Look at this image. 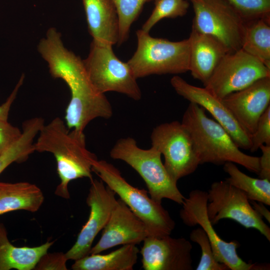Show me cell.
I'll list each match as a JSON object with an SVG mask.
<instances>
[{"label": "cell", "mask_w": 270, "mask_h": 270, "mask_svg": "<svg viewBox=\"0 0 270 270\" xmlns=\"http://www.w3.org/2000/svg\"><path fill=\"white\" fill-rule=\"evenodd\" d=\"M38 50L48 64L54 78H61L70 91V100L64 119L69 130L84 132L87 125L98 118L108 119L113 110L104 94L98 92L91 83L83 60L66 48L60 34L54 28L40 41Z\"/></svg>", "instance_id": "6da1fadb"}, {"label": "cell", "mask_w": 270, "mask_h": 270, "mask_svg": "<svg viewBox=\"0 0 270 270\" xmlns=\"http://www.w3.org/2000/svg\"><path fill=\"white\" fill-rule=\"evenodd\" d=\"M70 130L60 118H55L44 125L34 143L35 152H50L55 158L60 182L54 194L66 199L70 197V182L82 178L92 179V166L98 160L86 148L84 132Z\"/></svg>", "instance_id": "7a4b0ae2"}, {"label": "cell", "mask_w": 270, "mask_h": 270, "mask_svg": "<svg viewBox=\"0 0 270 270\" xmlns=\"http://www.w3.org/2000/svg\"><path fill=\"white\" fill-rule=\"evenodd\" d=\"M205 111L198 104L190 102L181 122L190 134L200 164L222 165L232 162L258 174L260 157L242 152L226 130L208 117Z\"/></svg>", "instance_id": "3957f363"}, {"label": "cell", "mask_w": 270, "mask_h": 270, "mask_svg": "<svg viewBox=\"0 0 270 270\" xmlns=\"http://www.w3.org/2000/svg\"><path fill=\"white\" fill-rule=\"evenodd\" d=\"M92 172L117 194L144 224L148 236L162 237L170 235L175 228L174 220L162 203L148 196V192L132 186L122 176L118 168L105 160H96L92 166Z\"/></svg>", "instance_id": "277c9868"}, {"label": "cell", "mask_w": 270, "mask_h": 270, "mask_svg": "<svg viewBox=\"0 0 270 270\" xmlns=\"http://www.w3.org/2000/svg\"><path fill=\"white\" fill-rule=\"evenodd\" d=\"M110 155L114 160L124 162L140 175L154 200L162 203V199L168 198L182 205L185 198L170 176L162 161V154L156 148L142 149L134 138H124L116 142Z\"/></svg>", "instance_id": "5b68a950"}, {"label": "cell", "mask_w": 270, "mask_h": 270, "mask_svg": "<svg viewBox=\"0 0 270 270\" xmlns=\"http://www.w3.org/2000/svg\"><path fill=\"white\" fill-rule=\"evenodd\" d=\"M136 50L127 63L134 76L179 74L189 71L188 38L178 42L154 38L142 29L136 32Z\"/></svg>", "instance_id": "8992f818"}, {"label": "cell", "mask_w": 270, "mask_h": 270, "mask_svg": "<svg viewBox=\"0 0 270 270\" xmlns=\"http://www.w3.org/2000/svg\"><path fill=\"white\" fill-rule=\"evenodd\" d=\"M88 78L100 93L114 92L135 100L142 92L130 66L116 56L112 46L92 40L88 57L82 60Z\"/></svg>", "instance_id": "52a82bcc"}, {"label": "cell", "mask_w": 270, "mask_h": 270, "mask_svg": "<svg viewBox=\"0 0 270 270\" xmlns=\"http://www.w3.org/2000/svg\"><path fill=\"white\" fill-rule=\"evenodd\" d=\"M194 12L192 30L212 36L228 53L241 49L244 21L225 0H190Z\"/></svg>", "instance_id": "ba28073f"}, {"label": "cell", "mask_w": 270, "mask_h": 270, "mask_svg": "<svg viewBox=\"0 0 270 270\" xmlns=\"http://www.w3.org/2000/svg\"><path fill=\"white\" fill-rule=\"evenodd\" d=\"M150 140L152 146L163 154L164 166L174 182L193 173L200 165L190 134L181 122L175 120L157 126Z\"/></svg>", "instance_id": "9c48e42d"}, {"label": "cell", "mask_w": 270, "mask_h": 270, "mask_svg": "<svg viewBox=\"0 0 270 270\" xmlns=\"http://www.w3.org/2000/svg\"><path fill=\"white\" fill-rule=\"evenodd\" d=\"M207 194V214L213 226L222 219H230L246 228L258 230L270 241V227L244 192L224 180L213 182Z\"/></svg>", "instance_id": "30bf717a"}, {"label": "cell", "mask_w": 270, "mask_h": 270, "mask_svg": "<svg viewBox=\"0 0 270 270\" xmlns=\"http://www.w3.org/2000/svg\"><path fill=\"white\" fill-rule=\"evenodd\" d=\"M208 202L206 192L199 190L191 191L185 198L180 216L186 226L199 225L204 230L210 243L217 261L226 265L231 270H262L268 269L262 264L247 263L238 254V242L234 240L226 242L220 238L213 228L206 211Z\"/></svg>", "instance_id": "8fae6325"}, {"label": "cell", "mask_w": 270, "mask_h": 270, "mask_svg": "<svg viewBox=\"0 0 270 270\" xmlns=\"http://www.w3.org/2000/svg\"><path fill=\"white\" fill-rule=\"evenodd\" d=\"M268 76L270 69L240 49L227 53L204 85L212 94L222 100L260 78Z\"/></svg>", "instance_id": "7c38bea8"}, {"label": "cell", "mask_w": 270, "mask_h": 270, "mask_svg": "<svg viewBox=\"0 0 270 270\" xmlns=\"http://www.w3.org/2000/svg\"><path fill=\"white\" fill-rule=\"evenodd\" d=\"M86 202L90 209L88 218L76 242L65 253L68 260H76L90 254L95 238L106 224L116 202V193L101 180L92 179Z\"/></svg>", "instance_id": "4fadbf2b"}, {"label": "cell", "mask_w": 270, "mask_h": 270, "mask_svg": "<svg viewBox=\"0 0 270 270\" xmlns=\"http://www.w3.org/2000/svg\"><path fill=\"white\" fill-rule=\"evenodd\" d=\"M192 246L184 238L147 236L140 251L144 270H192Z\"/></svg>", "instance_id": "5bb4252c"}, {"label": "cell", "mask_w": 270, "mask_h": 270, "mask_svg": "<svg viewBox=\"0 0 270 270\" xmlns=\"http://www.w3.org/2000/svg\"><path fill=\"white\" fill-rule=\"evenodd\" d=\"M170 84L178 95L208 111L230 134L240 148L250 149V136L242 128L222 99L204 87L190 84L178 76L171 78Z\"/></svg>", "instance_id": "9a60e30c"}, {"label": "cell", "mask_w": 270, "mask_h": 270, "mask_svg": "<svg viewBox=\"0 0 270 270\" xmlns=\"http://www.w3.org/2000/svg\"><path fill=\"white\" fill-rule=\"evenodd\" d=\"M242 128L250 136L255 131L261 116L270 106V76L222 99Z\"/></svg>", "instance_id": "2e32d148"}, {"label": "cell", "mask_w": 270, "mask_h": 270, "mask_svg": "<svg viewBox=\"0 0 270 270\" xmlns=\"http://www.w3.org/2000/svg\"><path fill=\"white\" fill-rule=\"evenodd\" d=\"M148 236L144 224L120 198L102 230L100 240L90 254L101 252L118 245L136 244Z\"/></svg>", "instance_id": "e0dca14e"}, {"label": "cell", "mask_w": 270, "mask_h": 270, "mask_svg": "<svg viewBox=\"0 0 270 270\" xmlns=\"http://www.w3.org/2000/svg\"><path fill=\"white\" fill-rule=\"evenodd\" d=\"M188 39L189 71L194 78L204 84L228 52L224 46L214 37L194 30Z\"/></svg>", "instance_id": "ac0fdd59"}, {"label": "cell", "mask_w": 270, "mask_h": 270, "mask_svg": "<svg viewBox=\"0 0 270 270\" xmlns=\"http://www.w3.org/2000/svg\"><path fill=\"white\" fill-rule=\"evenodd\" d=\"M90 34L93 40L113 46L118 44L119 20L112 0H82Z\"/></svg>", "instance_id": "d6986e66"}, {"label": "cell", "mask_w": 270, "mask_h": 270, "mask_svg": "<svg viewBox=\"0 0 270 270\" xmlns=\"http://www.w3.org/2000/svg\"><path fill=\"white\" fill-rule=\"evenodd\" d=\"M44 201L42 192L36 185L26 182H0V215L16 210L34 212Z\"/></svg>", "instance_id": "ffe728a7"}, {"label": "cell", "mask_w": 270, "mask_h": 270, "mask_svg": "<svg viewBox=\"0 0 270 270\" xmlns=\"http://www.w3.org/2000/svg\"><path fill=\"white\" fill-rule=\"evenodd\" d=\"M54 243L48 240L34 247L16 246L9 241L6 228L0 223V270H34L41 256Z\"/></svg>", "instance_id": "44dd1931"}, {"label": "cell", "mask_w": 270, "mask_h": 270, "mask_svg": "<svg viewBox=\"0 0 270 270\" xmlns=\"http://www.w3.org/2000/svg\"><path fill=\"white\" fill-rule=\"evenodd\" d=\"M140 251L136 244L122 246L106 254H90L74 260L73 270H132Z\"/></svg>", "instance_id": "7402d4cb"}, {"label": "cell", "mask_w": 270, "mask_h": 270, "mask_svg": "<svg viewBox=\"0 0 270 270\" xmlns=\"http://www.w3.org/2000/svg\"><path fill=\"white\" fill-rule=\"evenodd\" d=\"M270 20L244 22L241 49L270 69Z\"/></svg>", "instance_id": "603a6c76"}, {"label": "cell", "mask_w": 270, "mask_h": 270, "mask_svg": "<svg viewBox=\"0 0 270 270\" xmlns=\"http://www.w3.org/2000/svg\"><path fill=\"white\" fill-rule=\"evenodd\" d=\"M224 170L229 176L225 180L244 192L249 200L270 205V180L250 177L240 170L236 164L232 162L225 163Z\"/></svg>", "instance_id": "cb8c5ba5"}, {"label": "cell", "mask_w": 270, "mask_h": 270, "mask_svg": "<svg viewBox=\"0 0 270 270\" xmlns=\"http://www.w3.org/2000/svg\"><path fill=\"white\" fill-rule=\"evenodd\" d=\"M118 16L119 37L118 46L124 43L128 38L130 28L137 19L144 5L154 0H112Z\"/></svg>", "instance_id": "d4e9b609"}, {"label": "cell", "mask_w": 270, "mask_h": 270, "mask_svg": "<svg viewBox=\"0 0 270 270\" xmlns=\"http://www.w3.org/2000/svg\"><path fill=\"white\" fill-rule=\"evenodd\" d=\"M154 8L142 30L149 32L152 27L164 18H176L185 15L189 7L186 0H154Z\"/></svg>", "instance_id": "484cf974"}, {"label": "cell", "mask_w": 270, "mask_h": 270, "mask_svg": "<svg viewBox=\"0 0 270 270\" xmlns=\"http://www.w3.org/2000/svg\"><path fill=\"white\" fill-rule=\"evenodd\" d=\"M190 240L198 244L202 255L196 270H229L225 264L216 259L210 243L204 230L200 227L193 230L190 236Z\"/></svg>", "instance_id": "4316f807"}, {"label": "cell", "mask_w": 270, "mask_h": 270, "mask_svg": "<svg viewBox=\"0 0 270 270\" xmlns=\"http://www.w3.org/2000/svg\"><path fill=\"white\" fill-rule=\"evenodd\" d=\"M244 22L258 18L270 20V0H225Z\"/></svg>", "instance_id": "83f0119b"}, {"label": "cell", "mask_w": 270, "mask_h": 270, "mask_svg": "<svg viewBox=\"0 0 270 270\" xmlns=\"http://www.w3.org/2000/svg\"><path fill=\"white\" fill-rule=\"evenodd\" d=\"M252 152H256L262 144L270 145V106L260 117L256 129L250 136Z\"/></svg>", "instance_id": "f1b7e54d"}, {"label": "cell", "mask_w": 270, "mask_h": 270, "mask_svg": "<svg viewBox=\"0 0 270 270\" xmlns=\"http://www.w3.org/2000/svg\"><path fill=\"white\" fill-rule=\"evenodd\" d=\"M68 260L65 253L62 252H46L41 256L34 270H66Z\"/></svg>", "instance_id": "f546056e"}, {"label": "cell", "mask_w": 270, "mask_h": 270, "mask_svg": "<svg viewBox=\"0 0 270 270\" xmlns=\"http://www.w3.org/2000/svg\"><path fill=\"white\" fill-rule=\"evenodd\" d=\"M22 134L19 128L7 121H0V155L20 137Z\"/></svg>", "instance_id": "4dcf8cb0"}, {"label": "cell", "mask_w": 270, "mask_h": 270, "mask_svg": "<svg viewBox=\"0 0 270 270\" xmlns=\"http://www.w3.org/2000/svg\"><path fill=\"white\" fill-rule=\"evenodd\" d=\"M259 149L262 152L260 157L259 178L270 180V145L262 144Z\"/></svg>", "instance_id": "1f68e13d"}, {"label": "cell", "mask_w": 270, "mask_h": 270, "mask_svg": "<svg viewBox=\"0 0 270 270\" xmlns=\"http://www.w3.org/2000/svg\"><path fill=\"white\" fill-rule=\"evenodd\" d=\"M24 75H22L13 91L6 102L0 106V121H7L11 106L14 100L20 86L23 84Z\"/></svg>", "instance_id": "d6a6232c"}, {"label": "cell", "mask_w": 270, "mask_h": 270, "mask_svg": "<svg viewBox=\"0 0 270 270\" xmlns=\"http://www.w3.org/2000/svg\"><path fill=\"white\" fill-rule=\"evenodd\" d=\"M254 210L262 217H264L268 222H270V212L262 202H256L254 200H250Z\"/></svg>", "instance_id": "836d02e7"}, {"label": "cell", "mask_w": 270, "mask_h": 270, "mask_svg": "<svg viewBox=\"0 0 270 270\" xmlns=\"http://www.w3.org/2000/svg\"><path fill=\"white\" fill-rule=\"evenodd\" d=\"M12 163L11 158L6 154L0 156V174Z\"/></svg>", "instance_id": "e575fe53"}]
</instances>
